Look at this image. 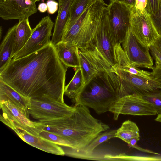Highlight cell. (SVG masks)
Returning <instances> with one entry per match:
<instances>
[{
    "label": "cell",
    "mask_w": 161,
    "mask_h": 161,
    "mask_svg": "<svg viewBox=\"0 0 161 161\" xmlns=\"http://www.w3.org/2000/svg\"><path fill=\"white\" fill-rule=\"evenodd\" d=\"M119 81L111 71L96 74L86 83L73 101L93 109L98 114L108 111L119 98Z\"/></svg>",
    "instance_id": "cell-3"
},
{
    "label": "cell",
    "mask_w": 161,
    "mask_h": 161,
    "mask_svg": "<svg viewBox=\"0 0 161 161\" xmlns=\"http://www.w3.org/2000/svg\"><path fill=\"white\" fill-rule=\"evenodd\" d=\"M150 52L155 60V63L161 64V53L152 45L149 47Z\"/></svg>",
    "instance_id": "cell-32"
},
{
    "label": "cell",
    "mask_w": 161,
    "mask_h": 161,
    "mask_svg": "<svg viewBox=\"0 0 161 161\" xmlns=\"http://www.w3.org/2000/svg\"><path fill=\"white\" fill-rule=\"evenodd\" d=\"M13 131L24 142L37 148L55 155H65L63 148L52 142L31 135L19 129H15Z\"/></svg>",
    "instance_id": "cell-16"
},
{
    "label": "cell",
    "mask_w": 161,
    "mask_h": 161,
    "mask_svg": "<svg viewBox=\"0 0 161 161\" xmlns=\"http://www.w3.org/2000/svg\"><path fill=\"white\" fill-rule=\"evenodd\" d=\"M155 120L156 121L161 122V114H158Z\"/></svg>",
    "instance_id": "cell-38"
},
{
    "label": "cell",
    "mask_w": 161,
    "mask_h": 161,
    "mask_svg": "<svg viewBox=\"0 0 161 161\" xmlns=\"http://www.w3.org/2000/svg\"><path fill=\"white\" fill-rule=\"evenodd\" d=\"M140 140V138L139 137H134L131 139L128 143V146L129 147L134 148L138 149L140 150V148L136 145V143L138 141Z\"/></svg>",
    "instance_id": "cell-34"
},
{
    "label": "cell",
    "mask_w": 161,
    "mask_h": 161,
    "mask_svg": "<svg viewBox=\"0 0 161 161\" xmlns=\"http://www.w3.org/2000/svg\"><path fill=\"white\" fill-rule=\"evenodd\" d=\"M37 10L35 0H0V17L5 20L26 19Z\"/></svg>",
    "instance_id": "cell-15"
},
{
    "label": "cell",
    "mask_w": 161,
    "mask_h": 161,
    "mask_svg": "<svg viewBox=\"0 0 161 161\" xmlns=\"http://www.w3.org/2000/svg\"><path fill=\"white\" fill-rule=\"evenodd\" d=\"M54 46L58 56L63 64L75 70L80 67L79 49L76 45L61 41Z\"/></svg>",
    "instance_id": "cell-17"
},
{
    "label": "cell",
    "mask_w": 161,
    "mask_h": 161,
    "mask_svg": "<svg viewBox=\"0 0 161 161\" xmlns=\"http://www.w3.org/2000/svg\"><path fill=\"white\" fill-rule=\"evenodd\" d=\"M79 54L80 68L85 84L98 73L111 71L112 66L99 52L95 44L87 49H79Z\"/></svg>",
    "instance_id": "cell-13"
},
{
    "label": "cell",
    "mask_w": 161,
    "mask_h": 161,
    "mask_svg": "<svg viewBox=\"0 0 161 161\" xmlns=\"http://www.w3.org/2000/svg\"><path fill=\"white\" fill-rule=\"evenodd\" d=\"M152 45L161 53V36H159Z\"/></svg>",
    "instance_id": "cell-35"
},
{
    "label": "cell",
    "mask_w": 161,
    "mask_h": 161,
    "mask_svg": "<svg viewBox=\"0 0 161 161\" xmlns=\"http://www.w3.org/2000/svg\"><path fill=\"white\" fill-rule=\"evenodd\" d=\"M54 23L49 16L43 17L33 29L32 33L27 43L12 59L24 57L42 49L50 44V37Z\"/></svg>",
    "instance_id": "cell-10"
},
{
    "label": "cell",
    "mask_w": 161,
    "mask_h": 161,
    "mask_svg": "<svg viewBox=\"0 0 161 161\" xmlns=\"http://www.w3.org/2000/svg\"><path fill=\"white\" fill-rule=\"evenodd\" d=\"M108 5L103 0H96L89 5L76 21L63 33L62 41L76 45L79 49L94 45L96 31L103 8Z\"/></svg>",
    "instance_id": "cell-4"
},
{
    "label": "cell",
    "mask_w": 161,
    "mask_h": 161,
    "mask_svg": "<svg viewBox=\"0 0 161 161\" xmlns=\"http://www.w3.org/2000/svg\"><path fill=\"white\" fill-rule=\"evenodd\" d=\"M116 66L123 70L136 76L147 79L153 78L152 76L153 74L152 72H149L142 70L138 69V68L135 67L131 66H128L123 67H120L117 65Z\"/></svg>",
    "instance_id": "cell-28"
},
{
    "label": "cell",
    "mask_w": 161,
    "mask_h": 161,
    "mask_svg": "<svg viewBox=\"0 0 161 161\" xmlns=\"http://www.w3.org/2000/svg\"><path fill=\"white\" fill-rule=\"evenodd\" d=\"M46 4L47 7V12L50 14L55 13L58 10L59 3L54 0H48Z\"/></svg>",
    "instance_id": "cell-31"
},
{
    "label": "cell",
    "mask_w": 161,
    "mask_h": 161,
    "mask_svg": "<svg viewBox=\"0 0 161 161\" xmlns=\"http://www.w3.org/2000/svg\"><path fill=\"white\" fill-rule=\"evenodd\" d=\"M35 0V2H36L39 1H40V0Z\"/></svg>",
    "instance_id": "cell-40"
},
{
    "label": "cell",
    "mask_w": 161,
    "mask_h": 161,
    "mask_svg": "<svg viewBox=\"0 0 161 161\" xmlns=\"http://www.w3.org/2000/svg\"><path fill=\"white\" fill-rule=\"evenodd\" d=\"M33 31L30 25L29 18L19 20L16 24L14 43L12 58L24 47L30 37Z\"/></svg>",
    "instance_id": "cell-20"
},
{
    "label": "cell",
    "mask_w": 161,
    "mask_h": 161,
    "mask_svg": "<svg viewBox=\"0 0 161 161\" xmlns=\"http://www.w3.org/2000/svg\"><path fill=\"white\" fill-rule=\"evenodd\" d=\"M111 71L117 75L119 80V98L133 94L143 96L152 91L161 89L160 79L138 76L123 70L116 65L112 66Z\"/></svg>",
    "instance_id": "cell-6"
},
{
    "label": "cell",
    "mask_w": 161,
    "mask_h": 161,
    "mask_svg": "<svg viewBox=\"0 0 161 161\" xmlns=\"http://www.w3.org/2000/svg\"><path fill=\"white\" fill-rule=\"evenodd\" d=\"M117 130H114L101 133L95 138L87 146L81 150H77L84 154L92 153L95 148L99 145L108 140L115 138Z\"/></svg>",
    "instance_id": "cell-25"
},
{
    "label": "cell",
    "mask_w": 161,
    "mask_h": 161,
    "mask_svg": "<svg viewBox=\"0 0 161 161\" xmlns=\"http://www.w3.org/2000/svg\"><path fill=\"white\" fill-rule=\"evenodd\" d=\"M37 9L40 12L44 13L47 10V7L46 3H40L37 8Z\"/></svg>",
    "instance_id": "cell-36"
},
{
    "label": "cell",
    "mask_w": 161,
    "mask_h": 161,
    "mask_svg": "<svg viewBox=\"0 0 161 161\" xmlns=\"http://www.w3.org/2000/svg\"><path fill=\"white\" fill-rule=\"evenodd\" d=\"M71 80L65 86L64 94L73 101L80 92L85 83L81 69L80 67L75 70Z\"/></svg>",
    "instance_id": "cell-22"
},
{
    "label": "cell",
    "mask_w": 161,
    "mask_h": 161,
    "mask_svg": "<svg viewBox=\"0 0 161 161\" xmlns=\"http://www.w3.org/2000/svg\"><path fill=\"white\" fill-rule=\"evenodd\" d=\"M75 106L50 100L30 99L27 110L33 118L40 122L58 119L71 115Z\"/></svg>",
    "instance_id": "cell-7"
},
{
    "label": "cell",
    "mask_w": 161,
    "mask_h": 161,
    "mask_svg": "<svg viewBox=\"0 0 161 161\" xmlns=\"http://www.w3.org/2000/svg\"><path fill=\"white\" fill-rule=\"evenodd\" d=\"M68 67L60 60L51 42L29 55L11 59L0 71V80L30 99L64 103Z\"/></svg>",
    "instance_id": "cell-1"
},
{
    "label": "cell",
    "mask_w": 161,
    "mask_h": 161,
    "mask_svg": "<svg viewBox=\"0 0 161 161\" xmlns=\"http://www.w3.org/2000/svg\"><path fill=\"white\" fill-rule=\"evenodd\" d=\"M153 25L159 36H161V0L158 10L155 15H150Z\"/></svg>",
    "instance_id": "cell-29"
},
{
    "label": "cell",
    "mask_w": 161,
    "mask_h": 161,
    "mask_svg": "<svg viewBox=\"0 0 161 161\" xmlns=\"http://www.w3.org/2000/svg\"><path fill=\"white\" fill-rule=\"evenodd\" d=\"M16 24L8 30L1 43L0 48V71L12 59Z\"/></svg>",
    "instance_id": "cell-21"
},
{
    "label": "cell",
    "mask_w": 161,
    "mask_h": 161,
    "mask_svg": "<svg viewBox=\"0 0 161 161\" xmlns=\"http://www.w3.org/2000/svg\"><path fill=\"white\" fill-rule=\"evenodd\" d=\"M58 13L54 23L51 42L55 45L62 41L73 0H58Z\"/></svg>",
    "instance_id": "cell-18"
},
{
    "label": "cell",
    "mask_w": 161,
    "mask_h": 161,
    "mask_svg": "<svg viewBox=\"0 0 161 161\" xmlns=\"http://www.w3.org/2000/svg\"><path fill=\"white\" fill-rule=\"evenodd\" d=\"M109 111L113 114V118L118 120L120 114L137 116H150L158 114L153 105L142 96L133 94L118 99Z\"/></svg>",
    "instance_id": "cell-9"
},
{
    "label": "cell",
    "mask_w": 161,
    "mask_h": 161,
    "mask_svg": "<svg viewBox=\"0 0 161 161\" xmlns=\"http://www.w3.org/2000/svg\"><path fill=\"white\" fill-rule=\"evenodd\" d=\"M111 2L115 1H118L121 2H124V0H110Z\"/></svg>",
    "instance_id": "cell-39"
},
{
    "label": "cell",
    "mask_w": 161,
    "mask_h": 161,
    "mask_svg": "<svg viewBox=\"0 0 161 161\" xmlns=\"http://www.w3.org/2000/svg\"><path fill=\"white\" fill-rule=\"evenodd\" d=\"M107 7L115 42L121 44L130 29L132 7L118 1L111 2Z\"/></svg>",
    "instance_id": "cell-8"
},
{
    "label": "cell",
    "mask_w": 161,
    "mask_h": 161,
    "mask_svg": "<svg viewBox=\"0 0 161 161\" xmlns=\"http://www.w3.org/2000/svg\"><path fill=\"white\" fill-rule=\"evenodd\" d=\"M130 29L140 42L149 47L159 36L146 9L140 11L132 8Z\"/></svg>",
    "instance_id": "cell-14"
},
{
    "label": "cell",
    "mask_w": 161,
    "mask_h": 161,
    "mask_svg": "<svg viewBox=\"0 0 161 161\" xmlns=\"http://www.w3.org/2000/svg\"><path fill=\"white\" fill-rule=\"evenodd\" d=\"M140 137L138 127L135 122L128 120L123 122L117 130L115 138H119L128 144L132 138Z\"/></svg>",
    "instance_id": "cell-23"
},
{
    "label": "cell",
    "mask_w": 161,
    "mask_h": 161,
    "mask_svg": "<svg viewBox=\"0 0 161 161\" xmlns=\"http://www.w3.org/2000/svg\"><path fill=\"white\" fill-rule=\"evenodd\" d=\"M96 0H73L64 31L69 28L76 21L89 5Z\"/></svg>",
    "instance_id": "cell-24"
},
{
    "label": "cell",
    "mask_w": 161,
    "mask_h": 161,
    "mask_svg": "<svg viewBox=\"0 0 161 161\" xmlns=\"http://www.w3.org/2000/svg\"><path fill=\"white\" fill-rule=\"evenodd\" d=\"M147 5V0H136L134 7L136 9L142 11L145 9Z\"/></svg>",
    "instance_id": "cell-33"
},
{
    "label": "cell",
    "mask_w": 161,
    "mask_h": 161,
    "mask_svg": "<svg viewBox=\"0 0 161 161\" xmlns=\"http://www.w3.org/2000/svg\"><path fill=\"white\" fill-rule=\"evenodd\" d=\"M38 136L47 140L58 145L71 147L70 143L62 137L53 133L42 130Z\"/></svg>",
    "instance_id": "cell-26"
},
{
    "label": "cell",
    "mask_w": 161,
    "mask_h": 161,
    "mask_svg": "<svg viewBox=\"0 0 161 161\" xmlns=\"http://www.w3.org/2000/svg\"><path fill=\"white\" fill-rule=\"evenodd\" d=\"M2 114L0 121L13 130L19 129L36 136L42 129L43 124L40 121L30 120L27 111H25L10 102H0Z\"/></svg>",
    "instance_id": "cell-5"
},
{
    "label": "cell",
    "mask_w": 161,
    "mask_h": 161,
    "mask_svg": "<svg viewBox=\"0 0 161 161\" xmlns=\"http://www.w3.org/2000/svg\"><path fill=\"white\" fill-rule=\"evenodd\" d=\"M75 107L69 116L40 122L43 125L42 130L60 136L70 143L71 148L81 150L109 127L92 116L87 107L81 104Z\"/></svg>",
    "instance_id": "cell-2"
},
{
    "label": "cell",
    "mask_w": 161,
    "mask_h": 161,
    "mask_svg": "<svg viewBox=\"0 0 161 161\" xmlns=\"http://www.w3.org/2000/svg\"><path fill=\"white\" fill-rule=\"evenodd\" d=\"M121 44L131 66L153 69V63L149 47L140 42L130 29Z\"/></svg>",
    "instance_id": "cell-12"
},
{
    "label": "cell",
    "mask_w": 161,
    "mask_h": 161,
    "mask_svg": "<svg viewBox=\"0 0 161 161\" xmlns=\"http://www.w3.org/2000/svg\"><path fill=\"white\" fill-rule=\"evenodd\" d=\"M107 6H104L103 8L95 35L94 43L102 55L113 66L116 65L115 54L116 43L110 25Z\"/></svg>",
    "instance_id": "cell-11"
},
{
    "label": "cell",
    "mask_w": 161,
    "mask_h": 161,
    "mask_svg": "<svg viewBox=\"0 0 161 161\" xmlns=\"http://www.w3.org/2000/svg\"><path fill=\"white\" fill-rule=\"evenodd\" d=\"M142 96L153 105L158 114H161V89L152 91Z\"/></svg>",
    "instance_id": "cell-27"
},
{
    "label": "cell",
    "mask_w": 161,
    "mask_h": 161,
    "mask_svg": "<svg viewBox=\"0 0 161 161\" xmlns=\"http://www.w3.org/2000/svg\"><path fill=\"white\" fill-rule=\"evenodd\" d=\"M160 0H147L146 10L150 15H155L158 12Z\"/></svg>",
    "instance_id": "cell-30"
},
{
    "label": "cell",
    "mask_w": 161,
    "mask_h": 161,
    "mask_svg": "<svg viewBox=\"0 0 161 161\" xmlns=\"http://www.w3.org/2000/svg\"><path fill=\"white\" fill-rule=\"evenodd\" d=\"M136 0H124V2L131 7H134Z\"/></svg>",
    "instance_id": "cell-37"
},
{
    "label": "cell",
    "mask_w": 161,
    "mask_h": 161,
    "mask_svg": "<svg viewBox=\"0 0 161 161\" xmlns=\"http://www.w3.org/2000/svg\"><path fill=\"white\" fill-rule=\"evenodd\" d=\"M8 101L24 110L27 111L30 99L16 91L0 80V102Z\"/></svg>",
    "instance_id": "cell-19"
}]
</instances>
